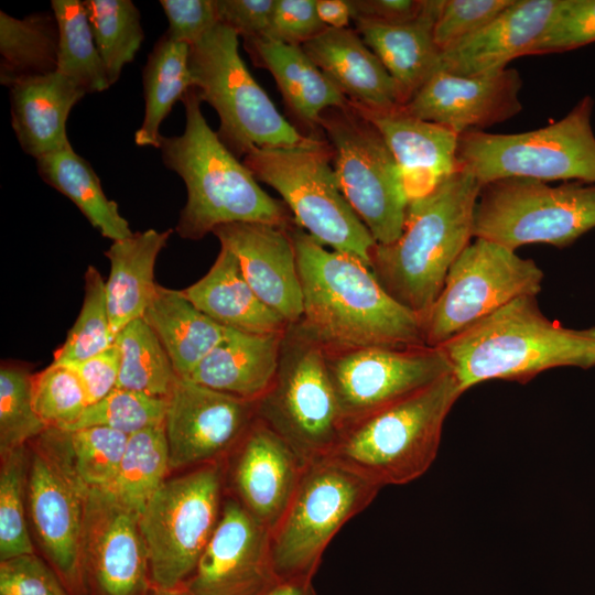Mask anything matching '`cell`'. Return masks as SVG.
Wrapping results in <instances>:
<instances>
[{"label": "cell", "mask_w": 595, "mask_h": 595, "mask_svg": "<svg viewBox=\"0 0 595 595\" xmlns=\"http://www.w3.org/2000/svg\"><path fill=\"white\" fill-rule=\"evenodd\" d=\"M303 314L298 327L324 349L418 347L422 318L393 300L360 259L327 249L295 223Z\"/></svg>", "instance_id": "cell-1"}, {"label": "cell", "mask_w": 595, "mask_h": 595, "mask_svg": "<svg viewBox=\"0 0 595 595\" xmlns=\"http://www.w3.org/2000/svg\"><path fill=\"white\" fill-rule=\"evenodd\" d=\"M185 128L181 136L163 137V164L186 186L187 199L175 231L199 240L226 224L262 223L283 228L294 224L282 201L264 192L248 167L221 142L207 123L197 91L191 87L182 99Z\"/></svg>", "instance_id": "cell-2"}, {"label": "cell", "mask_w": 595, "mask_h": 595, "mask_svg": "<svg viewBox=\"0 0 595 595\" xmlns=\"http://www.w3.org/2000/svg\"><path fill=\"white\" fill-rule=\"evenodd\" d=\"M482 184L457 170L429 193L410 201L401 235L377 244L370 269L385 291L422 320L446 275L472 241Z\"/></svg>", "instance_id": "cell-3"}, {"label": "cell", "mask_w": 595, "mask_h": 595, "mask_svg": "<svg viewBox=\"0 0 595 595\" xmlns=\"http://www.w3.org/2000/svg\"><path fill=\"white\" fill-rule=\"evenodd\" d=\"M440 348L464 393L488 380L524 383L552 368L595 367V327H564L542 313L537 296H522Z\"/></svg>", "instance_id": "cell-4"}, {"label": "cell", "mask_w": 595, "mask_h": 595, "mask_svg": "<svg viewBox=\"0 0 595 595\" xmlns=\"http://www.w3.org/2000/svg\"><path fill=\"white\" fill-rule=\"evenodd\" d=\"M463 394L452 372L426 388L347 423L328 456L379 485H407L434 463L443 425Z\"/></svg>", "instance_id": "cell-5"}, {"label": "cell", "mask_w": 595, "mask_h": 595, "mask_svg": "<svg viewBox=\"0 0 595 595\" xmlns=\"http://www.w3.org/2000/svg\"><path fill=\"white\" fill-rule=\"evenodd\" d=\"M238 37L217 23L190 45L192 87L217 112L221 142L239 159L253 149L311 147L324 140L306 137L279 112L242 61Z\"/></svg>", "instance_id": "cell-6"}, {"label": "cell", "mask_w": 595, "mask_h": 595, "mask_svg": "<svg viewBox=\"0 0 595 595\" xmlns=\"http://www.w3.org/2000/svg\"><path fill=\"white\" fill-rule=\"evenodd\" d=\"M242 163L280 194L296 226L370 267L377 242L340 191L325 139L311 147L253 149Z\"/></svg>", "instance_id": "cell-7"}, {"label": "cell", "mask_w": 595, "mask_h": 595, "mask_svg": "<svg viewBox=\"0 0 595 595\" xmlns=\"http://www.w3.org/2000/svg\"><path fill=\"white\" fill-rule=\"evenodd\" d=\"M594 99L586 95L560 120L520 133L470 130L459 134L457 162L482 186L507 178L595 184Z\"/></svg>", "instance_id": "cell-8"}, {"label": "cell", "mask_w": 595, "mask_h": 595, "mask_svg": "<svg viewBox=\"0 0 595 595\" xmlns=\"http://www.w3.org/2000/svg\"><path fill=\"white\" fill-rule=\"evenodd\" d=\"M256 416L307 465L327 458L345 422L329 379L324 348L289 325L269 389L256 400Z\"/></svg>", "instance_id": "cell-9"}, {"label": "cell", "mask_w": 595, "mask_h": 595, "mask_svg": "<svg viewBox=\"0 0 595 595\" xmlns=\"http://www.w3.org/2000/svg\"><path fill=\"white\" fill-rule=\"evenodd\" d=\"M381 487L327 457L305 466L294 495L271 531L282 581H313L335 534L364 511Z\"/></svg>", "instance_id": "cell-10"}, {"label": "cell", "mask_w": 595, "mask_h": 595, "mask_svg": "<svg viewBox=\"0 0 595 595\" xmlns=\"http://www.w3.org/2000/svg\"><path fill=\"white\" fill-rule=\"evenodd\" d=\"M223 464L165 479L139 515L151 587H184L219 521Z\"/></svg>", "instance_id": "cell-11"}, {"label": "cell", "mask_w": 595, "mask_h": 595, "mask_svg": "<svg viewBox=\"0 0 595 595\" xmlns=\"http://www.w3.org/2000/svg\"><path fill=\"white\" fill-rule=\"evenodd\" d=\"M593 228L595 184L507 177L482 186L473 235L516 251L530 244L564 248Z\"/></svg>", "instance_id": "cell-12"}, {"label": "cell", "mask_w": 595, "mask_h": 595, "mask_svg": "<svg viewBox=\"0 0 595 595\" xmlns=\"http://www.w3.org/2000/svg\"><path fill=\"white\" fill-rule=\"evenodd\" d=\"M318 125L346 199L377 244L393 242L402 232L410 198L381 133L349 102L324 110Z\"/></svg>", "instance_id": "cell-13"}, {"label": "cell", "mask_w": 595, "mask_h": 595, "mask_svg": "<svg viewBox=\"0 0 595 595\" xmlns=\"http://www.w3.org/2000/svg\"><path fill=\"white\" fill-rule=\"evenodd\" d=\"M543 277L532 259L475 238L452 264L422 320L425 345L440 347L511 301L537 296Z\"/></svg>", "instance_id": "cell-14"}, {"label": "cell", "mask_w": 595, "mask_h": 595, "mask_svg": "<svg viewBox=\"0 0 595 595\" xmlns=\"http://www.w3.org/2000/svg\"><path fill=\"white\" fill-rule=\"evenodd\" d=\"M28 447L30 523L45 560L80 595L79 549L90 488L75 468L68 431L47 428Z\"/></svg>", "instance_id": "cell-15"}, {"label": "cell", "mask_w": 595, "mask_h": 595, "mask_svg": "<svg viewBox=\"0 0 595 595\" xmlns=\"http://www.w3.org/2000/svg\"><path fill=\"white\" fill-rule=\"evenodd\" d=\"M345 422L399 402L452 372L440 347L324 349Z\"/></svg>", "instance_id": "cell-16"}, {"label": "cell", "mask_w": 595, "mask_h": 595, "mask_svg": "<svg viewBox=\"0 0 595 595\" xmlns=\"http://www.w3.org/2000/svg\"><path fill=\"white\" fill-rule=\"evenodd\" d=\"M80 595H148L151 584L139 515L90 488L79 549Z\"/></svg>", "instance_id": "cell-17"}, {"label": "cell", "mask_w": 595, "mask_h": 595, "mask_svg": "<svg viewBox=\"0 0 595 595\" xmlns=\"http://www.w3.org/2000/svg\"><path fill=\"white\" fill-rule=\"evenodd\" d=\"M256 419V401L177 378L164 429L171 469L221 463Z\"/></svg>", "instance_id": "cell-18"}, {"label": "cell", "mask_w": 595, "mask_h": 595, "mask_svg": "<svg viewBox=\"0 0 595 595\" xmlns=\"http://www.w3.org/2000/svg\"><path fill=\"white\" fill-rule=\"evenodd\" d=\"M280 582L271 531L228 496L223 500L216 529L184 587L193 595H267Z\"/></svg>", "instance_id": "cell-19"}, {"label": "cell", "mask_w": 595, "mask_h": 595, "mask_svg": "<svg viewBox=\"0 0 595 595\" xmlns=\"http://www.w3.org/2000/svg\"><path fill=\"white\" fill-rule=\"evenodd\" d=\"M521 88L519 72L510 67L474 76L436 73L401 108L459 134L485 131L522 110Z\"/></svg>", "instance_id": "cell-20"}, {"label": "cell", "mask_w": 595, "mask_h": 595, "mask_svg": "<svg viewBox=\"0 0 595 595\" xmlns=\"http://www.w3.org/2000/svg\"><path fill=\"white\" fill-rule=\"evenodd\" d=\"M228 459L231 497L272 531L288 508L306 464L257 416Z\"/></svg>", "instance_id": "cell-21"}, {"label": "cell", "mask_w": 595, "mask_h": 595, "mask_svg": "<svg viewBox=\"0 0 595 595\" xmlns=\"http://www.w3.org/2000/svg\"><path fill=\"white\" fill-rule=\"evenodd\" d=\"M238 259L259 299L290 325L303 314L296 255L288 228L262 223H232L213 232Z\"/></svg>", "instance_id": "cell-22"}, {"label": "cell", "mask_w": 595, "mask_h": 595, "mask_svg": "<svg viewBox=\"0 0 595 595\" xmlns=\"http://www.w3.org/2000/svg\"><path fill=\"white\" fill-rule=\"evenodd\" d=\"M559 2L513 0L479 31L441 51L434 74L474 76L506 68L512 60L528 54Z\"/></svg>", "instance_id": "cell-23"}, {"label": "cell", "mask_w": 595, "mask_h": 595, "mask_svg": "<svg viewBox=\"0 0 595 595\" xmlns=\"http://www.w3.org/2000/svg\"><path fill=\"white\" fill-rule=\"evenodd\" d=\"M354 107L381 133L400 169L410 201L429 193L459 170V133L452 128L415 118L401 107L383 111Z\"/></svg>", "instance_id": "cell-24"}, {"label": "cell", "mask_w": 595, "mask_h": 595, "mask_svg": "<svg viewBox=\"0 0 595 595\" xmlns=\"http://www.w3.org/2000/svg\"><path fill=\"white\" fill-rule=\"evenodd\" d=\"M302 47L351 105L376 111L401 107L394 80L356 30L327 28Z\"/></svg>", "instance_id": "cell-25"}, {"label": "cell", "mask_w": 595, "mask_h": 595, "mask_svg": "<svg viewBox=\"0 0 595 595\" xmlns=\"http://www.w3.org/2000/svg\"><path fill=\"white\" fill-rule=\"evenodd\" d=\"M244 46L256 66L271 73L286 107L306 128L307 137L324 138L318 125L322 112L345 106L348 100L303 47L264 35L245 37Z\"/></svg>", "instance_id": "cell-26"}, {"label": "cell", "mask_w": 595, "mask_h": 595, "mask_svg": "<svg viewBox=\"0 0 595 595\" xmlns=\"http://www.w3.org/2000/svg\"><path fill=\"white\" fill-rule=\"evenodd\" d=\"M86 94L58 72L10 87L11 123L22 150L36 160L72 147L66 123Z\"/></svg>", "instance_id": "cell-27"}, {"label": "cell", "mask_w": 595, "mask_h": 595, "mask_svg": "<svg viewBox=\"0 0 595 595\" xmlns=\"http://www.w3.org/2000/svg\"><path fill=\"white\" fill-rule=\"evenodd\" d=\"M182 292L198 310L227 328L251 334H283L290 325L259 299L237 257L223 246L206 274Z\"/></svg>", "instance_id": "cell-28"}, {"label": "cell", "mask_w": 595, "mask_h": 595, "mask_svg": "<svg viewBox=\"0 0 595 595\" xmlns=\"http://www.w3.org/2000/svg\"><path fill=\"white\" fill-rule=\"evenodd\" d=\"M283 334L227 328L223 340L187 380L250 401L258 400L277 374Z\"/></svg>", "instance_id": "cell-29"}, {"label": "cell", "mask_w": 595, "mask_h": 595, "mask_svg": "<svg viewBox=\"0 0 595 595\" xmlns=\"http://www.w3.org/2000/svg\"><path fill=\"white\" fill-rule=\"evenodd\" d=\"M441 2L425 0L421 14L405 23L355 25L363 41L394 80L401 107L434 74L441 53L434 39Z\"/></svg>", "instance_id": "cell-30"}, {"label": "cell", "mask_w": 595, "mask_h": 595, "mask_svg": "<svg viewBox=\"0 0 595 595\" xmlns=\"http://www.w3.org/2000/svg\"><path fill=\"white\" fill-rule=\"evenodd\" d=\"M172 234L171 228H150L112 241L105 251L110 263L105 286L113 339L125 326L142 317L153 300L159 285L154 279L156 259Z\"/></svg>", "instance_id": "cell-31"}, {"label": "cell", "mask_w": 595, "mask_h": 595, "mask_svg": "<svg viewBox=\"0 0 595 595\" xmlns=\"http://www.w3.org/2000/svg\"><path fill=\"white\" fill-rule=\"evenodd\" d=\"M142 318L158 336L177 377L183 379L190 377L227 331L198 310L182 290L160 284Z\"/></svg>", "instance_id": "cell-32"}, {"label": "cell", "mask_w": 595, "mask_h": 595, "mask_svg": "<svg viewBox=\"0 0 595 595\" xmlns=\"http://www.w3.org/2000/svg\"><path fill=\"white\" fill-rule=\"evenodd\" d=\"M36 166L42 180L71 199L102 237L117 241L134 234L118 204L105 194L90 163L73 147L37 159Z\"/></svg>", "instance_id": "cell-33"}, {"label": "cell", "mask_w": 595, "mask_h": 595, "mask_svg": "<svg viewBox=\"0 0 595 595\" xmlns=\"http://www.w3.org/2000/svg\"><path fill=\"white\" fill-rule=\"evenodd\" d=\"M58 42L53 12L18 19L0 11V83L10 88L23 79L56 72Z\"/></svg>", "instance_id": "cell-34"}, {"label": "cell", "mask_w": 595, "mask_h": 595, "mask_svg": "<svg viewBox=\"0 0 595 595\" xmlns=\"http://www.w3.org/2000/svg\"><path fill=\"white\" fill-rule=\"evenodd\" d=\"M190 45L165 33L156 41L143 67L144 117L136 131L138 147H160V126L177 100L192 87Z\"/></svg>", "instance_id": "cell-35"}, {"label": "cell", "mask_w": 595, "mask_h": 595, "mask_svg": "<svg viewBox=\"0 0 595 595\" xmlns=\"http://www.w3.org/2000/svg\"><path fill=\"white\" fill-rule=\"evenodd\" d=\"M171 469L164 424L129 435L113 480L106 487L121 506L140 515Z\"/></svg>", "instance_id": "cell-36"}, {"label": "cell", "mask_w": 595, "mask_h": 595, "mask_svg": "<svg viewBox=\"0 0 595 595\" xmlns=\"http://www.w3.org/2000/svg\"><path fill=\"white\" fill-rule=\"evenodd\" d=\"M51 7L60 32L56 72L85 94L108 89L110 84L84 2L52 0Z\"/></svg>", "instance_id": "cell-37"}, {"label": "cell", "mask_w": 595, "mask_h": 595, "mask_svg": "<svg viewBox=\"0 0 595 595\" xmlns=\"http://www.w3.org/2000/svg\"><path fill=\"white\" fill-rule=\"evenodd\" d=\"M113 343L120 358L117 388L169 398L178 377L148 323L142 317L132 321Z\"/></svg>", "instance_id": "cell-38"}, {"label": "cell", "mask_w": 595, "mask_h": 595, "mask_svg": "<svg viewBox=\"0 0 595 595\" xmlns=\"http://www.w3.org/2000/svg\"><path fill=\"white\" fill-rule=\"evenodd\" d=\"M83 2L111 86L125 65L134 60L144 40L140 11L131 0Z\"/></svg>", "instance_id": "cell-39"}, {"label": "cell", "mask_w": 595, "mask_h": 595, "mask_svg": "<svg viewBox=\"0 0 595 595\" xmlns=\"http://www.w3.org/2000/svg\"><path fill=\"white\" fill-rule=\"evenodd\" d=\"M28 444L1 456L0 561L35 553L28 523Z\"/></svg>", "instance_id": "cell-40"}, {"label": "cell", "mask_w": 595, "mask_h": 595, "mask_svg": "<svg viewBox=\"0 0 595 595\" xmlns=\"http://www.w3.org/2000/svg\"><path fill=\"white\" fill-rule=\"evenodd\" d=\"M106 281L94 266L84 274V299L64 343L54 351V364L85 360L113 344L107 307Z\"/></svg>", "instance_id": "cell-41"}, {"label": "cell", "mask_w": 595, "mask_h": 595, "mask_svg": "<svg viewBox=\"0 0 595 595\" xmlns=\"http://www.w3.org/2000/svg\"><path fill=\"white\" fill-rule=\"evenodd\" d=\"M32 375L23 364L1 363L0 456L26 445L47 429L33 407Z\"/></svg>", "instance_id": "cell-42"}, {"label": "cell", "mask_w": 595, "mask_h": 595, "mask_svg": "<svg viewBox=\"0 0 595 595\" xmlns=\"http://www.w3.org/2000/svg\"><path fill=\"white\" fill-rule=\"evenodd\" d=\"M167 398L115 388L100 401L88 405L77 422L66 431L106 426L128 436L164 424Z\"/></svg>", "instance_id": "cell-43"}, {"label": "cell", "mask_w": 595, "mask_h": 595, "mask_svg": "<svg viewBox=\"0 0 595 595\" xmlns=\"http://www.w3.org/2000/svg\"><path fill=\"white\" fill-rule=\"evenodd\" d=\"M33 407L46 428L68 430L88 407L83 387L65 364L52 363L32 375Z\"/></svg>", "instance_id": "cell-44"}, {"label": "cell", "mask_w": 595, "mask_h": 595, "mask_svg": "<svg viewBox=\"0 0 595 595\" xmlns=\"http://www.w3.org/2000/svg\"><path fill=\"white\" fill-rule=\"evenodd\" d=\"M128 435L106 426L68 431L76 470L89 488H106L115 478Z\"/></svg>", "instance_id": "cell-45"}, {"label": "cell", "mask_w": 595, "mask_h": 595, "mask_svg": "<svg viewBox=\"0 0 595 595\" xmlns=\"http://www.w3.org/2000/svg\"><path fill=\"white\" fill-rule=\"evenodd\" d=\"M595 42V0H560L527 55L560 53Z\"/></svg>", "instance_id": "cell-46"}, {"label": "cell", "mask_w": 595, "mask_h": 595, "mask_svg": "<svg viewBox=\"0 0 595 595\" xmlns=\"http://www.w3.org/2000/svg\"><path fill=\"white\" fill-rule=\"evenodd\" d=\"M513 0H442L434 25L441 51L479 31Z\"/></svg>", "instance_id": "cell-47"}, {"label": "cell", "mask_w": 595, "mask_h": 595, "mask_svg": "<svg viewBox=\"0 0 595 595\" xmlns=\"http://www.w3.org/2000/svg\"><path fill=\"white\" fill-rule=\"evenodd\" d=\"M0 595H74L36 553L0 561Z\"/></svg>", "instance_id": "cell-48"}, {"label": "cell", "mask_w": 595, "mask_h": 595, "mask_svg": "<svg viewBox=\"0 0 595 595\" xmlns=\"http://www.w3.org/2000/svg\"><path fill=\"white\" fill-rule=\"evenodd\" d=\"M326 29L318 18L316 0H274L264 36L284 44L303 46Z\"/></svg>", "instance_id": "cell-49"}, {"label": "cell", "mask_w": 595, "mask_h": 595, "mask_svg": "<svg viewBox=\"0 0 595 595\" xmlns=\"http://www.w3.org/2000/svg\"><path fill=\"white\" fill-rule=\"evenodd\" d=\"M167 18L165 34L173 41L193 45L217 23L213 0H161Z\"/></svg>", "instance_id": "cell-50"}, {"label": "cell", "mask_w": 595, "mask_h": 595, "mask_svg": "<svg viewBox=\"0 0 595 595\" xmlns=\"http://www.w3.org/2000/svg\"><path fill=\"white\" fill-rule=\"evenodd\" d=\"M65 365L69 366L76 374L88 405L100 401L117 388L120 358L115 343L109 348L85 360Z\"/></svg>", "instance_id": "cell-51"}, {"label": "cell", "mask_w": 595, "mask_h": 595, "mask_svg": "<svg viewBox=\"0 0 595 595\" xmlns=\"http://www.w3.org/2000/svg\"><path fill=\"white\" fill-rule=\"evenodd\" d=\"M218 23L238 36L264 35L270 23L274 0H213Z\"/></svg>", "instance_id": "cell-52"}, {"label": "cell", "mask_w": 595, "mask_h": 595, "mask_svg": "<svg viewBox=\"0 0 595 595\" xmlns=\"http://www.w3.org/2000/svg\"><path fill=\"white\" fill-rule=\"evenodd\" d=\"M355 25H394L418 18L425 0H349Z\"/></svg>", "instance_id": "cell-53"}, {"label": "cell", "mask_w": 595, "mask_h": 595, "mask_svg": "<svg viewBox=\"0 0 595 595\" xmlns=\"http://www.w3.org/2000/svg\"><path fill=\"white\" fill-rule=\"evenodd\" d=\"M320 20L331 29H346L351 19L349 0H316Z\"/></svg>", "instance_id": "cell-54"}, {"label": "cell", "mask_w": 595, "mask_h": 595, "mask_svg": "<svg viewBox=\"0 0 595 595\" xmlns=\"http://www.w3.org/2000/svg\"><path fill=\"white\" fill-rule=\"evenodd\" d=\"M267 595H317L312 581H282Z\"/></svg>", "instance_id": "cell-55"}, {"label": "cell", "mask_w": 595, "mask_h": 595, "mask_svg": "<svg viewBox=\"0 0 595 595\" xmlns=\"http://www.w3.org/2000/svg\"><path fill=\"white\" fill-rule=\"evenodd\" d=\"M148 595H193L186 587L161 589L151 587Z\"/></svg>", "instance_id": "cell-56"}]
</instances>
